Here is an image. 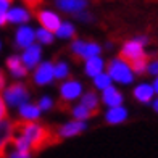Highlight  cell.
Masks as SVG:
<instances>
[{"instance_id":"33","label":"cell","mask_w":158,"mask_h":158,"mask_svg":"<svg viewBox=\"0 0 158 158\" xmlns=\"http://www.w3.org/2000/svg\"><path fill=\"white\" fill-rule=\"evenodd\" d=\"M6 85V77H5V73L0 69V90H3Z\"/></svg>"},{"instance_id":"20","label":"cell","mask_w":158,"mask_h":158,"mask_svg":"<svg viewBox=\"0 0 158 158\" xmlns=\"http://www.w3.org/2000/svg\"><path fill=\"white\" fill-rule=\"evenodd\" d=\"M102 52L98 44L95 42H84V47H82V52H81V60H87L90 56H95Z\"/></svg>"},{"instance_id":"29","label":"cell","mask_w":158,"mask_h":158,"mask_svg":"<svg viewBox=\"0 0 158 158\" xmlns=\"http://www.w3.org/2000/svg\"><path fill=\"white\" fill-rule=\"evenodd\" d=\"M39 106H40V110H50L53 106V100L50 97H42L39 100Z\"/></svg>"},{"instance_id":"19","label":"cell","mask_w":158,"mask_h":158,"mask_svg":"<svg viewBox=\"0 0 158 158\" xmlns=\"http://www.w3.org/2000/svg\"><path fill=\"white\" fill-rule=\"evenodd\" d=\"M81 103L85 105L89 110L98 113V105L100 103H98V97H97L95 92H85V94L82 95V98H81Z\"/></svg>"},{"instance_id":"8","label":"cell","mask_w":158,"mask_h":158,"mask_svg":"<svg viewBox=\"0 0 158 158\" xmlns=\"http://www.w3.org/2000/svg\"><path fill=\"white\" fill-rule=\"evenodd\" d=\"M35 40V31L32 29L31 26H26V24H21L16 32H15V44L18 48H26L29 47L31 44H34Z\"/></svg>"},{"instance_id":"16","label":"cell","mask_w":158,"mask_h":158,"mask_svg":"<svg viewBox=\"0 0 158 158\" xmlns=\"http://www.w3.org/2000/svg\"><path fill=\"white\" fill-rule=\"evenodd\" d=\"M126 118H127V111H126L124 106H121V105L110 106V110L105 114L106 123H110V124H119V123H123Z\"/></svg>"},{"instance_id":"22","label":"cell","mask_w":158,"mask_h":158,"mask_svg":"<svg viewBox=\"0 0 158 158\" xmlns=\"http://www.w3.org/2000/svg\"><path fill=\"white\" fill-rule=\"evenodd\" d=\"M55 35H56V37H60V39H73L74 35H76L74 26L71 24V23H61L60 27L56 29Z\"/></svg>"},{"instance_id":"14","label":"cell","mask_w":158,"mask_h":158,"mask_svg":"<svg viewBox=\"0 0 158 158\" xmlns=\"http://www.w3.org/2000/svg\"><path fill=\"white\" fill-rule=\"evenodd\" d=\"M102 100L105 105L108 106H116L123 103V94L113 85H108V87L103 89V94H102Z\"/></svg>"},{"instance_id":"32","label":"cell","mask_w":158,"mask_h":158,"mask_svg":"<svg viewBox=\"0 0 158 158\" xmlns=\"http://www.w3.org/2000/svg\"><path fill=\"white\" fill-rule=\"evenodd\" d=\"M23 2L29 6V8H35V6H39V3H42V0H23Z\"/></svg>"},{"instance_id":"1","label":"cell","mask_w":158,"mask_h":158,"mask_svg":"<svg viewBox=\"0 0 158 158\" xmlns=\"http://www.w3.org/2000/svg\"><path fill=\"white\" fill-rule=\"evenodd\" d=\"M13 132L24 135L31 143L32 152H40V150H44L48 145L58 143L60 140V135H55L45 126L37 124L35 121H27V119L18 121V123L13 124Z\"/></svg>"},{"instance_id":"12","label":"cell","mask_w":158,"mask_h":158,"mask_svg":"<svg viewBox=\"0 0 158 158\" xmlns=\"http://www.w3.org/2000/svg\"><path fill=\"white\" fill-rule=\"evenodd\" d=\"M56 6L66 13H81L87 6V0H56Z\"/></svg>"},{"instance_id":"35","label":"cell","mask_w":158,"mask_h":158,"mask_svg":"<svg viewBox=\"0 0 158 158\" xmlns=\"http://www.w3.org/2000/svg\"><path fill=\"white\" fill-rule=\"evenodd\" d=\"M153 89H155V92L158 94V76H156V79H155V82H153Z\"/></svg>"},{"instance_id":"37","label":"cell","mask_w":158,"mask_h":158,"mask_svg":"<svg viewBox=\"0 0 158 158\" xmlns=\"http://www.w3.org/2000/svg\"><path fill=\"white\" fill-rule=\"evenodd\" d=\"M0 50H2V40H0Z\"/></svg>"},{"instance_id":"27","label":"cell","mask_w":158,"mask_h":158,"mask_svg":"<svg viewBox=\"0 0 158 158\" xmlns=\"http://www.w3.org/2000/svg\"><path fill=\"white\" fill-rule=\"evenodd\" d=\"M68 76H69L68 64L63 63V61H58V63L55 64V77L56 79H64V77H68Z\"/></svg>"},{"instance_id":"18","label":"cell","mask_w":158,"mask_h":158,"mask_svg":"<svg viewBox=\"0 0 158 158\" xmlns=\"http://www.w3.org/2000/svg\"><path fill=\"white\" fill-rule=\"evenodd\" d=\"M103 60L100 58L98 55H95V56H90V58H87L85 60V66H84V69H85V74L87 76H90V77H95L97 74H100L103 71Z\"/></svg>"},{"instance_id":"28","label":"cell","mask_w":158,"mask_h":158,"mask_svg":"<svg viewBox=\"0 0 158 158\" xmlns=\"http://www.w3.org/2000/svg\"><path fill=\"white\" fill-rule=\"evenodd\" d=\"M6 116H8V105H6L3 95L0 94V121L6 119Z\"/></svg>"},{"instance_id":"9","label":"cell","mask_w":158,"mask_h":158,"mask_svg":"<svg viewBox=\"0 0 158 158\" xmlns=\"http://www.w3.org/2000/svg\"><path fill=\"white\" fill-rule=\"evenodd\" d=\"M37 21L42 27H45V29L52 31V32H56V29L61 24L60 16L50 10H39L37 11Z\"/></svg>"},{"instance_id":"10","label":"cell","mask_w":158,"mask_h":158,"mask_svg":"<svg viewBox=\"0 0 158 158\" xmlns=\"http://www.w3.org/2000/svg\"><path fill=\"white\" fill-rule=\"evenodd\" d=\"M31 19V13L24 6H10L6 11V21L10 24H26Z\"/></svg>"},{"instance_id":"25","label":"cell","mask_w":158,"mask_h":158,"mask_svg":"<svg viewBox=\"0 0 158 158\" xmlns=\"http://www.w3.org/2000/svg\"><path fill=\"white\" fill-rule=\"evenodd\" d=\"M53 34L55 32H52V31H48V29L40 26V29L35 31V40L40 42V44H44V45H48V44L53 42Z\"/></svg>"},{"instance_id":"30","label":"cell","mask_w":158,"mask_h":158,"mask_svg":"<svg viewBox=\"0 0 158 158\" xmlns=\"http://www.w3.org/2000/svg\"><path fill=\"white\" fill-rule=\"evenodd\" d=\"M147 71L152 76H158V60H155V61H152L148 64V68H147Z\"/></svg>"},{"instance_id":"31","label":"cell","mask_w":158,"mask_h":158,"mask_svg":"<svg viewBox=\"0 0 158 158\" xmlns=\"http://www.w3.org/2000/svg\"><path fill=\"white\" fill-rule=\"evenodd\" d=\"M11 3H13V0H0V11L6 13L8 8L11 6Z\"/></svg>"},{"instance_id":"3","label":"cell","mask_w":158,"mask_h":158,"mask_svg":"<svg viewBox=\"0 0 158 158\" xmlns=\"http://www.w3.org/2000/svg\"><path fill=\"white\" fill-rule=\"evenodd\" d=\"M3 98H5L6 105L19 106V105H23V103H26L27 100H29V92H27V87L24 84L15 82V84L8 85V87H5Z\"/></svg>"},{"instance_id":"21","label":"cell","mask_w":158,"mask_h":158,"mask_svg":"<svg viewBox=\"0 0 158 158\" xmlns=\"http://www.w3.org/2000/svg\"><path fill=\"white\" fill-rule=\"evenodd\" d=\"M13 135V124L8 123L6 119L0 121V147L3 145V143H6Z\"/></svg>"},{"instance_id":"15","label":"cell","mask_w":158,"mask_h":158,"mask_svg":"<svg viewBox=\"0 0 158 158\" xmlns=\"http://www.w3.org/2000/svg\"><path fill=\"white\" fill-rule=\"evenodd\" d=\"M153 94H155V89L150 84H139L134 89V98L139 100L140 103H150L153 100Z\"/></svg>"},{"instance_id":"24","label":"cell","mask_w":158,"mask_h":158,"mask_svg":"<svg viewBox=\"0 0 158 158\" xmlns=\"http://www.w3.org/2000/svg\"><path fill=\"white\" fill-rule=\"evenodd\" d=\"M129 66L134 71V74H143L148 68V56L145 55V56H142V58L134 60L132 63H129Z\"/></svg>"},{"instance_id":"5","label":"cell","mask_w":158,"mask_h":158,"mask_svg":"<svg viewBox=\"0 0 158 158\" xmlns=\"http://www.w3.org/2000/svg\"><path fill=\"white\" fill-rule=\"evenodd\" d=\"M142 56H145V52H143V44L139 39L126 42L119 52V58H123L127 63H132L134 60L142 58Z\"/></svg>"},{"instance_id":"6","label":"cell","mask_w":158,"mask_h":158,"mask_svg":"<svg viewBox=\"0 0 158 158\" xmlns=\"http://www.w3.org/2000/svg\"><path fill=\"white\" fill-rule=\"evenodd\" d=\"M82 92V85L81 82L74 81V79H69V81L63 82L60 85V97H61V103H69L76 100Z\"/></svg>"},{"instance_id":"23","label":"cell","mask_w":158,"mask_h":158,"mask_svg":"<svg viewBox=\"0 0 158 158\" xmlns=\"http://www.w3.org/2000/svg\"><path fill=\"white\" fill-rule=\"evenodd\" d=\"M71 113H73V116H74V119H87V118H92V116H95V111H92V110H89L85 105H82V103H79L77 106H74L73 110H71Z\"/></svg>"},{"instance_id":"34","label":"cell","mask_w":158,"mask_h":158,"mask_svg":"<svg viewBox=\"0 0 158 158\" xmlns=\"http://www.w3.org/2000/svg\"><path fill=\"white\" fill-rule=\"evenodd\" d=\"M8 21H6V13H3V11H0V26H5Z\"/></svg>"},{"instance_id":"17","label":"cell","mask_w":158,"mask_h":158,"mask_svg":"<svg viewBox=\"0 0 158 158\" xmlns=\"http://www.w3.org/2000/svg\"><path fill=\"white\" fill-rule=\"evenodd\" d=\"M19 108V116L21 119H27V121H35V119H39L40 116V106L39 105H34V103H23V105H19L18 106Z\"/></svg>"},{"instance_id":"4","label":"cell","mask_w":158,"mask_h":158,"mask_svg":"<svg viewBox=\"0 0 158 158\" xmlns=\"http://www.w3.org/2000/svg\"><path fill=\"white\" fill-rule=\"evenodd\" d=\"M55 77V64L50 63V61H44V63H39L37 66L34 68V84L37 85H47L53 81Z\"/></svg>"},{"instance_id":"36","label":"cell","mask_w":158,"mask_h":158,"mask_svg":"<svg viewBox=\"0 0 158 158\" xmlns=\"http://www.w3.org/2000/svg\"><path fill=\"white\" fill-rule=\"evenodd\" d=\"M153 108H155V111H158V98L153 102Z\"/></svg>"},{"instance_id":"11","label":"cell","mask_w":158,"mask_h":158,"mask_svg":"<svg viewBox=\"0 0 158 158\" xmlns=\"http://www.w3.org/2000/svg\"><path fill=\"white\" fill-rule=\"evenodd\" d=\"M6 68H8L10 74H11L13 77H16V79L26 77V76H27V71H29V69L24 66V63H23V60H21V56H18V55H11V56H8V58H6Z\"/></svg>"},{"instance_id":"2","label":"cell","mask_w":158,"mask_h":158,"mask_svg":"<svg viewBox=\"0 0 158 158\" xmlns=\"http://www.w3.org/2000/svg\"><path fill=\"white\" fill-rule=\"evenodd\" d=\"M106 73L110 74V77L113 81H116L119 84H131L134 79V71L131 69L129 63L124 61L123 58H119V56L108 63Z\"/></svg>"},{"instance_id":"7","label":"cell","mask_w":158,"mask_h":158,"mask_svg":"<svg viewBox=\"0 0 158 158\" xmlns=\"http://www.w3.org/2000/svg\"><path fill=\"white\" fill-rule=\"evenodd\" d=\"M40 56H42V48H40V45L31 44L29 47L23 48L21 60H23L24 66H26L27 69H34V68L40 63Z\"/></svg>"},{"instance_id":"26","label":"cell","mask_w":158,"mask_h":158,"mask_svg":"<svg viewBox=\"0 0 158 158\" xmlns=\"http://www.w3.org/2000/svg\"><path fill=\"white\" fill-rule=\"evenodd\" d=\"M111 81H113V79L110 77V74H108V73H103V71H102L100 74H97V76L94 77V85H95L97 89H102V90H103L105 87L111 85Z\"/></svg>"},{"instance_id":"13","label":"cell","mask_w":158,"mask_h":158,"mask_svg":"<svg viewBox=\"0 0 158 158\" xmlns=\"http://www.w3.org/2000/svg\"><path fill=\"white\" fill-rule=\"evenodd\" d=\"M85 129V123L84 119H76V121H71V123H66L64 126H61V129L58 131L60 137H73L76 134H81Z\"/></svg>"}]
</instances>
